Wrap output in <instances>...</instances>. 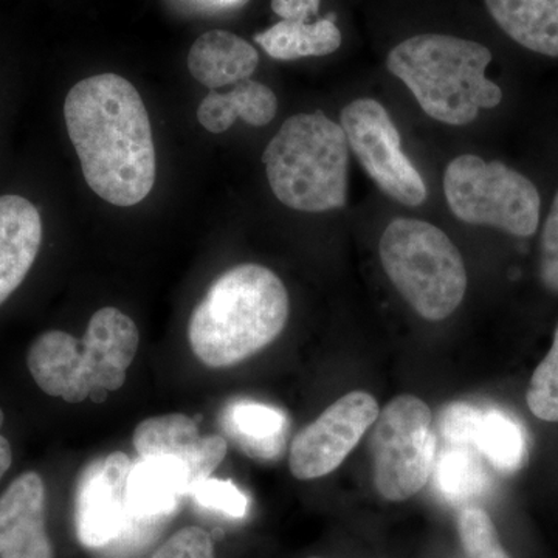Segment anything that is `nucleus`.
Returning <instances> with one entry per match:
<instances>
[{"label": "nucleus", "mask_w": 558, "mask_h": 558, "mask_svg": "<svg viewBox=\"0 0 558 558\" xmlns=\"http://www.w3.org/2000/svg\"><path fill=\"white\" fill-rule=\"evenodd\" d=\"M64 119L84 179L98 197L134 207L149 196L156 146L148 110L130 81L116 73L80 81L65 98Z\"/></svg>", "instance_id": "f257e3e1"}, {"label": "nucleus", "mask_w": 558, "mask_h": 558, "mask_svg": "<svg viewBox=\"0 0 558 558\" xmlns=\"http://www.w3.org/2000/svg\"><path fill=\"white\" fill-rule=\"evenodd\" d=\"M288 318L289 293L278 275L240 264L220 275L193 311L191 349L209 368H229L274 343Z\"/></svg>", "instance_id": "f03ea898"}, {"label": "nucleus", "mask_w": 558, "mask_h": 558, "mask_svg": "<svg viewBox=\"0 0 558 558\" xmlns=\"http://www.w3.org/2000/svg\"><path fill=\"white\" fill-rule=\"evenodd\" d=\"M492 51L475 40L425 33L389 51L387 68L402 81L421 109L440 123L465 126L481 109L502 100L498 84L486 76Z\"/></svg>", "instance_id": "7ed1b4c3"}, {"label": "nucleus", "mask_w": 558, "mask_h": 558, "mask_svg": "<svg viewBox=\"0 0 558 558\" xmlns=\"http://www.w3.org/2000/svg\"><path fill=\"white\" fill-rule=\"evenodd\" d=\"M138 341L134 319L117 307H102L92 315L83 340L62 330L39 336L28 351L27 366L46 395L80 403L95 391L123 387Z\"/></svg>", "instance_id": "20e7f679"}, {"label": "nucleus", "mask_w": 558, "mask_h": 558, "mask_svg": "<svg viewBox=\"0 0 558 558\" xmlns=\"http://www.w3.org/2000/svg\"><path fill=\"white\" fill-rule=\"evenodd\" d=\"M260 160L271 191L286 207L325 213L347 205L348 138L322 110L286 120Z\"/></svg>", "instance_id": "39448f33"}, {"label": "nucleus", "mask_w": 558, "mask_h": 558, "mask_svg": "<svg viewBox=\"0 0 558 558\" xmlns=\"http://www.w3.org/2000/svg\"><path fill=\"white\" fill-rule=\"evenodd\" d=\"M381 266L402 299L428 322H442L461 306L468 269L453 241L425 220H392L380 238Z\"/></svg>", "instance_id": "423d86ee"}, {"label": "nucleus", "mask_w": 558, "mask_h": 558, "mask_svg": "<svg viewBox=\"0 0 558 558\" xmlns=\"http://www.w3.org/2000/svg\"><path fill=\"white\" fill-rule=\"evenodd\" d=\"M444 193L453 215L470 226L494 227L519 238L538 229L537 186L501 161L472 154L457 157L444 172Z\"/></svg>", "instance_id": "0eeeda50"}, {"label": "nucleus", "mask_w": 558, "mask_h": 558, "mask_svg": "<svg viewBox=\"0 0 558 558\" xmlns=\"http://www.w3.org/2000/svg\"><path fill=\"white\" fill-rule=\"evenodd\" d=\"M374 486L388 501H405L432 476L436 436L432 410L413 395L398 396L374 424Z\"/></svg>", "instance_id": "6e6552de"}, {"label": "nucleus", "mask_w": 558, "mask_h": 558, "mask_svg": "<svg viewBox=\"0 0 558 558\" xmlns=\"http://www.w3.org/2000/svg\"><path fill=\"white\" fill-rule=\"evenodd\" d=\"M340 126L366 174L391 199L407 207L427 201V186L400 146V134L388 110L373 98L349 102Z\"/></svg>", "instance_id": "1a4fd4ad"}, {"label": "nucleus", "mask_w": 558, "mask_h": 558, "mask_svg": "<svg viewBox=\"0 0 558 558\" xmlns=\"http://www.w3.org/2000/svg\"><path fill=\"white\" fill-rule=\"evenodd\" d=\"M379 414V403L369 392L352 391L336 400L293 438L289 454L292 475L310 481L339 469Z\"/></svg>", "instance_id": "9d476101"}, {"label": "nucleus", "mask_w": 558, "mask_h": 558, "mask_svg": "<svg viewBox=\"0 0 558 558\" xmlns=\"http://www.w3.org/2000/svg\"><path fill=\"white\" fill-rule=\"evenodd\" d=\"M132 461L123 451L95 459L84 468L76 486L75 526L81 545L98 549L120 537L130 510L126 481Z\"/></svg>", "instance_id": "9b49d317"}, {"label": "nucleus", "mask_w": 558, "mask_h": 558, "mask_svg": "<svg viewBox=\"0 0 558 558\" xmlns=\"http://www.w3.org/2000/svg\"><path fill=\"white\" fill-rule=\"evenodd\" d=\"M439 428L450 446L478 451L499 472H517L526 461L524 429L505 411L453 402L440 413Z\"/></svg>", "instance_id": "f8f14e48"}, {"label": "nucleus", "mask_w": 558, "mask_h": 558, "mask_svg": "<svg viewBox=\"0 0 558 558\" xmlns=\"http://www.w3.org/2000/svg\"><path fill=\"white\" fill-rule=\"evenodd\" d=\"M134 447L138 458L180 459L190 470L193 486L211 476L229 449L222 436H202L196 421L182 413L163 414L140 422L134 432Z\"/></svg>", "instance_id": "ddd939ff"}, {"label": "nucleus", "mask_w": 558, "mask_h": 558, "mask_svg": "<svg viewBox=\"0 0 558 558\" xmlns=\"http://www.w3.org/2000/svg\"><path fill=\"white\" fill-rule=\"evenodd\" d=\"M0 558H54L46 527V486L36 472L17 476L0 497Z\"/></svg>", "instance_id": "4468645a"}, {"label": "nucleus", "mask_w": 558, "mask_h": 558, "mask_svg": "<svg viewBox=\"0 0 558 558\" xmlns=\"http://www.w3.org/2000/svg\"><path fill=\"white\" fill-rule=\"evenodd\" d=\"M43 220L31 201L0 196V304L10 299L38 256Z\"/></svg>", "instance_id": "2eb2a0df"}, {"label": "nucleus", "mask_w": 558, "mask_h": 558, "mask_svg": "<svg viewBox=\"0 0 558 558\" xmlns=\"http://www.w3.org/2000/svg\"><path fill=\"white\" fill-rule=\"evenodd\" d=\"M193 481L180 459L138 458L126 481V505L131 517L156 519L171 515L180 499L189 497Z\"/></svg>", "instance_id": "dca6fc26"}, {"label": "nucleus", "mask_w": 558, "mask_h": 558, "mask_svg": "<svg viewBox=\"0 0 558 558\" xmlns=\"http://www.w3.org/2000/svg\"><path fill=\"white\" fill-rule=\"evenodd\" d=\"M186 64L194 80L216 90L248 80L258 69L259 54L241 36L211 31L194 40Z\"/></svg>", "instance_id": "f3484780"}, {"label": "nucleus", "mask_w": 558, "mask_h": 558, "mask_svg": "<svg viewBox=\"0 0 558 558\" xmlns=\"http://www.w3.org/2000/svg\"><path fill=\"white\" fill-rule=\"evenodd\" d=\"M222 425L238 449L253 459L278 458L288 444V417L266 403L236 400L223 411Z\"/></svg>", "instance_id": "a211bd4d"}, {"label": "nucleus", "mask_w": 558, "mask_h": 558, "mask_svg": "<svg viewBox=\"0 0 558 558\" xmlns=\"http://www.w3.org/2000/svg\"><path fill=\"white\" fill-rule=\"evenodd\" d=\"M502 32L524 49L558 58V0H486Z\"/></svg>", "instance_id": "6ab92c4d"}, {"label": "nucleus", "mask_w": 558, "mask_h": 558, "mask_svg": "<svg viewBox=\"0 0 558 558\" xmlns=\"http://www.w3.org/2000/svg\"><path fill=\"white\" fill-rule=\"evenodd\" d=\"M275 92L258 81L244 80L227 94L211 90L197 109V120L211 134H222L241 119L250 126L269 124L277 116Z\"/></svg>", "instance_id": "aec40b11"}, {"label": "nucleus", "mask_w": 558, "mask_h": 558, "mask_svg": "<svg viewBox=\"0 0 558 558\" xmlns=\"http://www.w3.org/2000/svg\"><path fill=\"white\" fill-rule=\"evenodd\" d=\"M333 14L317 22L281 21L255 35V43L278 61L326 57L340 49L341 33Z\"/></svg>", "instance_id": "412c9836"}, {"label": "nucleus", "mask_w": 558, "mask_h": 558, "mask_svg": "<svg viewBox=\"0 0 558 558\" xmlns=\"http://www.w3.org/2000/svg\"><path fill=\"white\" fill-rule=\"evenodd\" d=\"M436 488L451 501H465L483 494L487 484L486 470L478 451L469 447L450 446L433 465Z\"/></svg>", "instance_id": "4be33fe9"}, {"label": "nucleus", "mask_w": 558, "mask_h": 558, "mask_svg": "<svg viewBox=\"0 0 558 558\" xmlns=\"http://www.w3.org/2000/svg\"><path fill=\"white\" fill-rule=\"evenodd\" d=\"M526 400L534 416L546 422H558V326L553 347L532 374Z\"/></svg>", "instance_id": "5701e85b"}, {"label": "nucleus", "mask_w": 558, "mask_h": 558, "mask_svg": "<svg viewBox=\"0 0 558 558\" xmlns=\"http://www.w3.org/2000/svg\"><path fill=\"white\" fill-rule=\"evenodd\" d=\"M189 497L202 508L218 510L231 519H244L247 515L248 498L231 481L205 478L194 484Z\"/></svg>", "instance_id": "b1692460"}, {"label": "nucleus", "mask_w": 558, "mask_h": 558, "mask_svg": "<svg viewBox=\"0 0 558 558\" xmlns=\"http://www.w3.org/2000/svg\"><path fill=\"white\" fill-rule=\"evenodd\" d=\"M149 558H216L211 534L199 526L180 529Z\"/></svg>", "instance_id": "393cba45"}, {"label": "nucleus", "mask_w": 558, "mask_h": 558, "mask_svg": "<svg viewBox=\"0 0 558 558\" xmlns=\"http://www.w3.org/2000/svg\"><path fill=\"white\" fill-rule=\"evenodd\" d=\"M539 277L550 292L558 293V193L543 227Z\"/></svg>", "instance_id": "a878e982"}, {"label": "nucleus", "mask_w": 558, "mask_h": 558, "mask_svg": "<svg viewBox=\"0 0 558 558\" xmlns=\"http://www.w3.org/2000/svg\"><path fill=\"white\" fill-rule=\"evenodd\" d=\"M322 0H271V10L282 21L311 22L317 17Z\"/></svg>", "instance_id": "bb28decb"}, {"label": "nucleus", "mask_w": 558, "mask_h": 558, "mask_svg": "<svg viewBox=\"0 0 558 558\" xmlns=\"http://www.w3.org/2000/svg\"><path fill=\"white\" fill-rule=\"evenodd\" d=\"M3 421L5 417H3V411L0 410V428H2ZM11 462H13V451H11L10 442L0 435V480L9 472Z\"/></svg>", "instance_id": "cd10ccee"}, {"label": "nucleus", "mask_w": 558, "mask_h": 558, "mask_svg": "<svg viewBox=\"0 0 558 558\" xmlns=\"http://www.w3.org/2000/svg\"><path fill=\"white\" fill-rule=\"evenodd\" d=\"M469 558H510L508 553L502 549V546L499 545V539H495V542L488 543V545L483 546V548L476 550V553L470 554Z\"/></svg>", "instance_id": "c85d7f7f"}, {"label": "nucleus", "mask_w": 558, "mask_h": 558, "mask_svg": "<svg viewBox=\"0 0 558 558\" xmlns=\"http://www.w3.org/2000/svg\"><path fill=\"white\" fill-rule=\"evenodd\" d=\"M220 2L233 3L236 2V0H220Z\"/></svg>", "instance_id": "c756f323"}, {"label": "nucleus", "mask_w": 558, "mask_h": 558, "mask_svg": "<svg viewBox=\"0 0 558 558\" xmlns=\"http://www.w3.org/2000/svg\"><path fill=\"white\" fill-rule=\"evenodd\" d=\"M312 558H317V557H312Z\"/></svg>", "instance_id": "7c9ffc66"}]
</instances>
